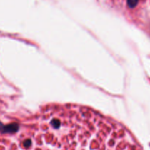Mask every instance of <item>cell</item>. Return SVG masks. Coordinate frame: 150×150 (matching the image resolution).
Returning <instances> with one entry per match:
<instances>
[{"instance_id":"1","label":"cell","mask_w":150,"mask_h":150,"mask_svg":"<svg viewBox=\"0 0 150 150\" xmlns=\"http://www.w3.org/2000/svg\"><path fill=\"white\" fill-rule=\"evenodd\" d=\"M19 126L16 123H11V124L4 125L0 122V132L1 133H14L19 130Z\"/></svg>"},{"instance_id":"2","label":"cell","mask_w":150,"mask_h":150,"mask_svg":"<svg viewBox=\"0 0 150 150\" xmlns=\"http://www.w3.org/2000/svg\"><path fill=\"white\" fill-rule=\"evenodd\" d=\"M139 0H126V3L129 8H134L138 4Z\"/></svg>"},{"instance_id":"3","label":"cell","mask_w":150,"mask_h":150,"mask_svg":"<svg viewBox=\"0 0 150 150\" xmlns=\"http://www.w3.org/2000/svg\"><path fill=\"white\" fill-rule=\"evenodd\" d=\"M31 145H32V141H31L29 139H26V140H24L23 142V146H24V147L28 148Z\"/></svg>"}]
</instances>
